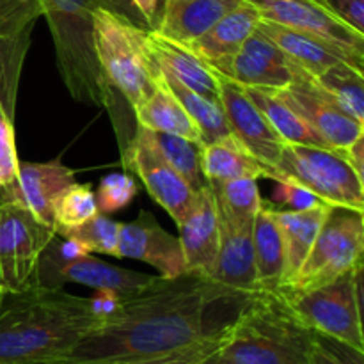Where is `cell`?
<instances>
[{
    "instance_id": "6da1fadb",
    "label": "cell",
    "mask_w": 364,
    "mask_h": 364,
    "mask_svg": "<svg viewBox=\"0 0 364 364\" xmlns=\"http://www.w3.org/2000/svg\"><path fill=\"white\" fill-rule=\"evenodd\" d=\"M217 302L226 297L208 277L160 276L146 290L117 301L50 364H112L178 350L219 331L206 327V313Z\"/></svg>"
},
{
    "instance_id": "7a4b0ae2",
    "label": "cell",
    "mask_w": 364,
    "mask_h": 364,
    "mask_svg": "<svg viewBox=\"0 0 364 364\" xmlns=\"http://www.w3.org/2000/svg\"><path fill=\"white\" fill-rule=\"evenodd\" d=\"M100 297L38 284L6 295L0 308V364H50L66 354L103 316Z\"/></svg>"
},
{
    "instance_id": "3957f363",
    "label": "cell",
    "mask_w": 364,
    "mask_h": 364,
    "mask_svg": "<svg viewBox=\"0 0 364 364\" xmlns=\"http://www.w3.org/2000/svg\"><path fill=\"white\" fill-rule=\"evenodd\" d=\"M313 336L279 291H259L226 322L213 355L224 364H309Z\"/></svg>"
},
{
    "instance_id": "277c9868",
    "label": "cell",
    "mask_w": 364,
    "mask_h": 364,
    "mask_svg": "<svg viewBox=\"0 0 364 364\" xmlns=\"http://www.w3.org/2000/svg\"><path fill=\"white\" fill-rule=\"evenodd\" d=\"M36 4L48 23L57 68L71 98L102 107L116 124L117 92L110 87L96 59L92 14L98 7L127 13L114 0H36Z\"/></svg>"
},
{
    "instance_id": "5b68a950",
    "label": "cell",
    "mask_w": 364,
    "mask_h": 364,
    "mask_svg": "<svg viewBox=\"0 0 364 364\" xmlns=\"http://www.w3.org/2000/svg\"><path fill=\"white\" fill-rule=\"evenodd\" d=\"M92 41L107 82L134 110L153 92L156 75L142 48L141 27L119 11L98 7L92 14Z\"/></svg>"
},
{
    "instance_id": "8992f818",
    "label": "cell",
    "mask_w": 364,
    "mask_h": 364,
    "mask_svg": "<svg viewBox=\"0 0 364 364\" xmlns=\"http://www.w3.org/2000/svg\"><path fill=\"white\" fill-rule=\"evenodd\" d=\"M267 178L301 185L333 208L364 212V180L331 148L284 144L279 162Z\"/></svg>"
},
{
    "instance_id": "52a82bcc",
    "label": "cell",
    "mask_w": 364,
    "mask_h": 364,
    "mask_svg": "<svg viewBox=\"0 0 364 364\" xmlns=\"http://www.w3.org/2000/svg\"><path fill=\"white\" fill-rule=\"evenodd\" d=\"M363 267L315 290L283 294L297 318L313 333L347 343L364 352Z\"/></svg>"
},
{
    "instance_id": "ba28073f",
    "label": "cell",
    "mask_w": 364,
    "mask_h": 364,
    "mask_svg": "<svg viewBox=\"0 0 364 364\" xmlns=\"http://www.w3.org/2000/svg\"><path fill=\"white\" fill-rule=\"evenodd\" d=\"M364 217L347 208H331L316 240L283 294L315 290L363 267Z\"/></svg>"
},
{
    "instance_id": "9c48e42d",
    "label": "cell",
    "mask_w": 364,
    "mask_h": 364,
    "mask_svg": "<svg viewBox=\"0 0 364 364\" xmlns=\"http://www.w3.org/2000/svg\"><path fill=\"white\" fill-rule=\"evenodd\" d=\"M52 228L16 203H0V291L18 295L39 284L43 252L55 238Z\"/></svg>"
},
{
    "instance_id": "30bf717a",
    "label": "cell",
    "mask_w": 364,
    "mask_h": 364,
    "mask_svg": "<svg viewBox=\"0 0 364 364\" xmlns=\"http://www.w3.org/2000/svg\"><path fill=\"white\" fill-rule=\"evenodd\" d=\"M159 279L160 276L114 267L102 259H96L89 252L63 258L55 249V238L43 252L41 267H39V284L52 288H63L64 283L82 284L92 288L98 294L109 295L116 301L139 294Z\"/></svg>"
},
{
    "instance_id": "8fae6325",
    "label": "cell",
    "mask_w": 364,
    "mask_h": 364,
    "mask_svg": "<svg viewBox=\"0 0 364 364\" xmlns=\"http://www.w3.org/2000/svg\"><path fill=\"white\" fill-rule=\"evenodd\" d=\"M121 162L137 174L153 201L159 203L174 223L178 224L187 215L198 192L167 164L144 128L137 127L134 137L121 149Z\"/></svg>"
},
{
    "instance_id": "7c38bea8",
    "label": "cell",
    "mask_w": 364,
    "mask_h": 364,
    "mask_svg": "<svg viewBox=\"0 0 364 364\" xmlns=\"http://www.w3.org/2000/svg\"><path fill=\"white\" fill-rule=\"evenodd\" d=\"M334 151L348 148L358 137L364 135V124L345 114L313 77L297 68L295 78L287 89H274Z\"/></svg>"
},
{
    "instance_id": "4fadbf2b",
    "label": "cell",
    "mask_w": 364,
    "mask_h": 364,
    "mask_svg": "<svg viewBox=\"0 0 364 364\" xmlns=\"http://www.w3.org/2000/svg\"><path fill=\"white\" fill-rule=\"evenodd\" d=\"M219 102L226 116L230 134L255 156L267 174L277 166L284 142L270 127L262 110L245 92L244 85L219 73Z\"/></svg>"
},
{
    "instance_id": "5bb4252c",
    "label": "cell",
    "mask_w": 364,
    "mask_h": 364,
    "mask_svg": "<svg viewBox=\"0 0 364 364\" xmlns=\"http://www.w3.org/2000/svg\"><path fill=\"white\" fill-rule=\"evenodd\" d=\"M39 16L36 0H0V102L13 121L21 70Z\"/></svg>"
},
{
    "instance_id": "9a60e30c",
    "label": "cell",
    "mask_w": 364,
    "mask_h": 364,
    "mask_svg": "<svg viewBox=\"0 0 364 364\" xmlns=\"http://www.w3.org/2000/svg\"><path fill=\"white\" fill-rule=\"evenodd\" d=\"M213 70L244 87L287 89L294 82L297 66L256 28L230 59Z\"/></svg>"
},
{
    "instance_id": "2e32d148",
    "label": "cell",
    "mask_w": 364,
    "mask_h": 364,
    "mask_svg": "<svg viewBox=\"0 0 364 364\" xmlns=\"http://www.w3.org/2000/svg\"><path fill=\"white\" fill-rule=\"evenodd\" d=\"M219 252L208 279L223 291L226 301L242 304L259 294L252 247V226L237 228L219 219Z\"/></svg>"
},
{
    "instance_id": "e0dca14e",
    "label": "cell",
    "mask_w": 364,
    "mask_h": 364,
    "mask_svg": "<svg viewBox=\"0 0 364 364\" xmlns=\"http://www.w3.org/2000/svg\"><path fill=\"white\" fill-rule=\"evenodd\" d=\"M73 181L75 171L64 166L60 156L48 162H20L16 178L0 188V203L23 206L53 230V201Z\"/></svg>"
},
{
    "instance_id": "ac0fdd59",
    "label": "cell",
    "mask_w": 364,
    "mask_h": 364,
    "mask_svg": "<svg viewBox=\"0 0 364 364\" xmlns=\"http://www.w3.org/2000/svg\"><path fill=\"white\" fill-rule=\"evenodd\" d=\"M116 258H132L148 263L155 267L162 277L187 274L178 237L167 233L155 215L146 210L132 223H121Z\"/></svg>"
},
{
    "instance_id": "d6986e66",
    "label": "cell",
    "mask_w": 364,
    "mask_h": 364,
    "mask_svg": "<svg viewBox=\"0 0 364 364\" xmlns=\"http://www.w3.org/2000/svg\"><path fill=\"white\" fill-rule=\"evenodd\" d=\"M263 20L329 39L364 55V36L327 13L315 0H249Z\"/></svg>"
},
{
    "instance_id": "ffe728a7",
    "label": "cell",
    "mask_w": 364,
    "mask_h": 364,
    "mask_svg": "<svg viewBox=\"0 0 364 364\" xmlns=\"http://www.w3.org/2000/svg\"><path fill=\"white\" fill-rule=\"evenodd\" d=\"M256 28L263 32L270 41L276 43L295 66L301 68L313 78L340 63L352 64L359 71H363L364 68V55H358V53L350 52V50L343 48V46L336 45L329 39L295 31V28L263 20V18L258 21Z\"/></svg>"
},
{
    "instance_id": "44dd1931",
    "label": "cell",
    "mask_w": 364,
    "mask_h": 364,
    "mask_svg": "<svg viewBox=\"0 0 364 364\" xmlns=\"http://www.w3.org/2000/svg\"><path fill=\"white\" fill-rule=\"evenodd\" d=\"M176 226L187 272L210 277L219 252L220 230L215 199L208 183L198 191L194 205Z\"/></svg>"
},
{
    "instance_id": "7402d4cb",
    "label": "cell",
    "mask_w": 364,
    "mask_h": 364,
    "mask_svg": "<svg viewBox=\"0 0 364 364\" xmlns=\"http://www.w3.org/2000/svg\"><path fill=\"white\" fill-rule=\"evenodd\" d=\"M141 41L148 59L187 87L219 100V71L191 50L155 28H141Z\"/></svg>"
},
{
    "instance_id": "603a6c76",
    "label": "cell",
    "mask_w": 364,
    "mask_h": 364,
    "mask_svg": "<svg viewBox=\"0 0 364 364\" xmlns=\"http://www.w3.org/2000/svg\"><path fill=\"white\" fill-rule=\"evenodd\" d=\"M244 0H164V11L155 31L183 45L205 36L217 21Z\"/></svg>"
},
{
    "instance_id": "cb8c5ba5",
    "label": "cell",
    "mask_w": 364,
    "mask_h": 364,
    "mask_svg": "<svg viewBox=\"0 0 364 364\" xmlns=\"http://www.w3.org/2000/svg\"><path fill=\"white\" fill-rule=\"evenodd\" d=\"M270 208H272V215L279 226L281 237H283L284 276L283 284H281L283 288L294 279L304 259L308 258L316 240V235L326 223L333 206L320 203L318 206L308 210H284L274 205H270Z\"/></svg>"
},
{
    "instance_id": "d4e9b609",
    "label": "cell",
    "mask_w": 364,
    "mask_h": 364,
    "mask_svg": "<svg viewBox=\"0 0 364 364\" xmlns=\"http://www.w3.org/2000/svg\"><path fill=\"white\" fill-rule=\"evenodd\" d=\"M262 20L258 9L249 0H244L240 6L220 18L205 36L191 43V50L198 53L203 60L212 68L219 66L230 59L245 39L256 31V25Z\"/></svg>"
},
{
    "instance_id": "484cf974",
    "label": "cell",
    "mask_w": 364,
    "mask_h": 364,
    "mask_svg": "<svg viewBox=\"0 0 364 364\" xmlns=\"http://www.w3.org/2000/svg\"><path fill=\"white\" fill-rule=\"evenodd\" d=\"M135 121L139 128L149 132H160V134L178 135V137L191 139L203 146L201 134L187 110L183 109L176 96L166 87L162 80L155 75V89L151 95L144 100L139 107L134 109Z\"/></svg>"
},
{
    "instance_id": "4316f807",
    "label": "cell",
    "mask_w": 364,
    "mask_h": 364,
    "mask_svg": "<svg viewBox=\"0 0 364 364\" xmlns=\"http://www.w3.org/2000/svg\"><path fill=\"white\" fill-rule=\"evenodd\" d=\"M256 279L259 291H279L284 276V247L270 203L263 201L252 224Z\"/></svg>"
},
{
    "instance_id": "83f0119b",
    "label": "cell",
    "mask_w": 364,
    "mask_h": 364,
    "mask_svg": "<svg viewBox=\"0 0 364 364\" xmlns=\"http://www.w3.org/2000/svg\"><path fill=\"white\" fill-rule=\"evenodd\" d=\"M201 171L206 181H230L238 178H267V171L247 149L226 135L208 142L201 149Z\"/></svg>"
},
{
    "instance_id": "f1b7e54d",
    "label": "cell",
    "mask_w": 364,
    "mask_h": 364,
    "mask_svg": "<svg viewBox=\"0 0 364 364\" xmlns=\"http://www.w3.org/2000/svg\"><path fill=\"white\" fill-rule=\"evenodd\" d=\"M249 98L255 102L267 117L270 127L277 132L284 144H302L329 148L322 137L277 95L274 89L244 87Z\"/></svg>"
},
{
    "instance_id": "f546056e",
    "label": "cell",
    "mask_w": 364,
    "mask_h": 364,
    "mask_svg": "<svg viewBox=\"0 0 364 364\" xmlns=\"http://www.w3.org/2000/svg\"><path fill=\"white\" fill-rule=\"evenodd\" d=\"M156 77L166 84V87L176 96L178 102L187 110V114L198 127L199 134H201L203 146L220 137L231 135L219 100H213L210 96H205L201 92L194 91V89L187 87V85L178 82L176 78H173L166 71L159 70V68H156Z\"/></svg>"
},
{
    "instance_id": "4dcf8cb0",
    "label": "cell",
    "mask_w": 364,
    "mask_h": 364,
    "mask_svg": "<svg viewBox=\"0 0 364 364\" xmlns=\"http://www.w3.org/2000/svg\"><path fill=\"white\" fill-rule=\"evenodd\" d=\"M212 188L219 219L237 228H247L255 224L256 213L262 208L258 180L238 178L230 181H206Z\"/></svg>"
},
{
    "instance_id": "1f68e13d",
    "label": "cell",
    "mask_w": 364,
    "mask_h": 364,
    "mask_svg": "<svg viewBox=\"0 0 364 364\" xmlns=\"http://www.w3.org/2000/svg\"><path fill=\"white\" fill-rule=\"evenodd\" d=\"M320 89L350 117L364 124V73L352 64L340 63L315 77Z\"/></svg>"
},
{
    "instance_id": "d6a6232c",
    "label": "cell",
    "mask_w": 364,
    "mask_h": 364,
    "mask_svg": "<svg viewBox=\"0 0 364 364\" xmlns=\"http://www.w3.org/2000/svg\"><path fill=\"white\" fill-rule=\"evenodd\" d=\"M148 132L149 139L155 148L162 153L171 167L194 188L196 192L201 191L206 185L205 176L201 171V149L199 142L191 139L178 137L171 134H160V132Z\"/></svg>"
},
{
    "instance_id": "836d02e7",
    "label": "cell",
    "mask_w": 364,
    "mask_h": 364,
    "mask_svg": "<svg viewBox=\"0 0 364 364\" xmlns=\"http://www.w3.org/2000/svg\"><path fill=\"white\" fill-rule=\"evenodd\" d=\"M53 231L64 237L70 230L80 226L98 213L92 185L73 181L53 201Z\"/></svg>"
},
{
    "instance_id": "e575fe53",
    "label": "cell",
    "mask_w": 364,
    "mask_h": 364,
    "mask_svg": "<svg viewBox=\"0 0 364 364\" xmlns=\"http://www.w3.org/2000/svg\"><path fill=\"white\" fill-rule=\"evenodd\" d=\"M121 223L110 219L107 213H96L80 226L68 231L63 238L80 245L85 252H102L116 256L117 238H119Z\"/></svg>"
},
{
    "instance_id": "d590c367",
    "label": "cell",
    "mask_w": 364,
    "mask_h": 364,
    "mask_svg": "<svg viewBox=\"0 0 364 364\" xmlns=\"http://www.w3.org/2000/svg\"><path fill=\"white\" fill-rule=\"evenodd\" d=\"M139 187L134 176L124 173L107 174L96 191V205L100 213H114L127 208L137 196Z\"/></svg>"
},
{
    "instance_id": "8d00e7d4",
    "label": "cell",
    "mask_w": 364,
    "mask_h": 364,
    "mask_svg": "<svg viewBox=\"0 0 364 364\" xmlns=\"http://www.w3.org/2000/svg\"><path fill=\"white\" fill-rule=\"evenodd\" d=\"M220 338H223V329L217 333L210 334V336L203 338V340L196 341V343L187 345L178 350L167 352V354L153 355V358H142V359H130V361H121L112 364H201L203 361L213 355L220 345Z\"/></svg>"
},
{
    "instance_id": "74e56055",
    "label": "cell",
    "mask_w": 364,
    "mask_h": 364,
    "mask_svg": "<svg viewBox=\"0 0 364 364\" xmlns=\"http://www.w3.org/2000/svg\"><path fill=\"white\" fill-rule=\"evenodd\" d=\"M309 364H364V352L315 333Z\"/></svg>"
},
{
    "instance_id": "f35d334b",
    "label": "cell",
    "mask_w": 364,
    "mask_h": 364,
    "mask_svg": "<svg viewBox=\"0 0 364 364\" xmlns=\"http://www.w3.org/2000/svg\"><path fill=\"white\" fill-rule=\"evenodd\" d=\"M20 160L14 144L13 119L0 102V188L9 185L16 178Z\"/></svg>"
},
{
    "instance_id": "ab89813d",
    "label": "cell",
    "mask_w": 364,
    "mask_h": 364,
    "mask_svg": "<svg viewBox=\"0 0 364 364\" xmlns=\"http://www.w3.org/2000/svg\"><path fill=\"white\" fill-rule=\"evenodd\" d=\"M327 13L364 36V0H315Z\"/></svg>"
},
{
    "instance_id": "60d3db41",
    "label": "cell",
    "mask_w": 364,
    "mask_h": 364,
    "mask_svg": "<svg viewBox=\"0 0 364 364\" xmlns=\"http://www.w3.org/2000/svg\"><path fill=\"white\" fill-rule=\"evenodd\" d=\"M276 183L277 187L274 191V196H276V201L279 203L277 208L308 210L322 203L316 196H313L311 192L306 191L301 185L288 183V181H276Z\"/></svg>"
},
{
    "instance_id": "b9f144b4",
    "label": "cell",
    "mask_w": 364,
    "mask_h": 364,
    "mask_svg": "<svg viewBox=\"0 0 364 364\" xmlns=\"http://www.w3.org/2000/svg\"><path fill=\"white\" fill-rule=\"evenodd\" d=\"M338 153H340V155L343 156V159L347 160L348 164H350L352 169L355 171V174H358L359 178H363V180H364V174H363V167H364V135L355 139V141L352 142L348 148L340 149Z\"/></svg>"
},
{
    "instance_id": "7bdbcfd3",
    "label": "cell",
    "mask_w": 364,
    "mask_h": 364,
    "mask_svg": "<svg viewBox=\"0 0 364 364\" xmlns=\"http://www.w3.org/2000/svg\"><path fill=\"white\" fill-rule=\"evenodd\" d=\"M156 2L159 0H130L132 7L139 11L149 25H155L156 21Z\"/></svg>"
},
{
    "instance_id": "ee69618b",
    "label": "cell",
    "mask_w": 364,
    "mask_h": 364,
    "mask_svg": "<svg viewBox=\"0 0 364 364\" xmlns=\"http://www.w3.org/2000/svg\"><path fill=\"white\" fill-rule=\"evenodd\" d=\"M114 2H116V4H117V6H119V7H121V9H123V11H124V13H127V14H128V16H130V13H128V4H127V0H114Z\"/></svg>"
},
{
    "instance_id": "f6af8a7d",
    "label": "cell",
    "mask_w": 364,
    "mask_h": 364,
    "mask_svg": "<svg viewBox=\"0 0 364 364\" xmlns=\"http://www.w3.org/2000/svg\"><path fill=\"white\" fill-rule=\"evenodd\" d=\"M201 364H224V363H220L219 359H215V355H210V358L206 359V361H203Z\"/></svg>"
},
{
    "instance_id": "bcb514c9",
    "label": "cell",
    "mask_w": 364,
    "mask_h": 364,
    "mask_svg": "<svg viewBox=\"0 0 364 364\" xmlns=\"http://www.w3.org/2000/svg\"><path fill=\"white\" fill-rule=\"evenodd\" d=\"M4 299H6V295H4L2 291H0V308H2V304H4Z\"/></svg>"
}]
</instances>
